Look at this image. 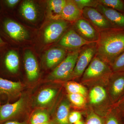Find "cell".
Segmentation results:
<instances>
[{"label":"cell","instance_id":"6da1fadb","mask_svg":"<svg viewBox=\"0 0 124 124\" xmlns=\"http://www.w3.org/2000/svg\"><path fill=\"white\" fill-rule=\"evenodd\" d=\"M95 56L109 66L124 52V29H112L100 32Z\"/></svg>","mask_w":124,"mask_h":124},{"label":"cell","instance_id":"7a4b0ae2","mask_svg":"<svg viewBox=\"0 0 124 124\" xmlns=\"http://www.w3.org/2000/svg\"><path fill=\"white\" fill-rule=\"evenodd\" d=\"M110 75L85 82L92 85L88 95L90 105L95 113L104 118L114 106L108 91V81Z\"/></svg>","mask_w":124,"mask_h":124},{"label":"cell","instance_id":"3957f363","mask_svg":"<svg viewBox=\"0 0 124 124\" xmlns=\"http://www.w3.org/2000/svg\"><path fill=\"white\" fill-rule=\"evenodd\" d=\"M80 50V49L69 51L65 59L50 73L49 79L58 80L71 78Z\"/></svg>","mask_w":124,"mask_h":124},{"label":"cell","instance_id":"277c9868","mask_svg":"<svg viewBox=\"0 0 124 124\" xmlns=\"http://www.w3.org/2000/svg\"><path fill=\"white\" fill-rule=\"evenodd\" d=\"M112 72L110 66L95 55L82 75L81 80L85 83L109 75Z\"/></svg>","mask_w":124,"mask_h":124},{"label":"cell","instance_id":"5b68a950","mask_svg":"<svg viewBox=\"0 0 124 124\" xmlns=\"http://www.w3.org/2000/svg\"><path fill=\"white\" fill-rule=\"evenodd\" d=\"M96 53V42L86 45L80 49L71 78H79L82 76Z\"/></svg>","mask_w":124,"mask_h":124},{"label":"cell","instance_id":"8992f818","mask_svg":"<svg viewBox=\"0 0 124 124\" xmlns=\"http://www.w3.org/2000/svg\"><path fill=\"white\" fill-rule=\"evenodd\" d=\"M108 95L113 105L124 97V72H112L107 84Z\"/></svg>","mask_w":124,"mask_h":124},{"label":"cell","instance_id":"52a82bcc","mask_svg":"<svg viewBox=\"0 0 124 124\" xmlns=\"http://www.w3.org/2000/svg\"><path fill=\"white\" fill-rule=\"evenodd\" d=\"M82 16L99 32L109 29H116L95 8L86 7L83 9Z\"/></svg>","mask_w":124,"mask_h":124},{"label":"cell","instance_id":"ba28073f","mask_svg":"<svg viewBox=\"0 0 124 124\" xmlns=\"http://www.w3.org/2000/svg\"><path fill=\"white\" fill-rule=\"evenodd\" d=\"M71 23L62 19L54 20L46 27L44 33L45 43L50 44L60 39Z\"/></svg>","mask_w":124,"mask_h":124},{"label":"cell","instance_id":"9c48e42d","mask_svg":"<svg viewBox=\"0 0 124 124\" xmlns=\"http://www.w3.org/2000/svg\"><path fill=\"white\" fill-rule=\"evenodd\" d=\"M92 42L82 38L73 29L69 28L60 38L58 45L60 47L70 50L80 49L86 45Z\"/></svg>","mask_w":124,"mask_h":124},{"label":"cell","instance_id":"30bf717a","mask_svg":"<svg viewBox=\"0 0 124 124\" xmlns=\"http://www.w3.org/2000/svg\"><path fill=\"white\" fill-rule=\"evenodd\" d=\"M1 23L4 33L13 40L22 41L29 38V34L27 30L15 20L6 18L2 21Z\"/></svg>","mask_w":124,"mask_h":124},{"label":"cell","instance_id":"8fae6325","mask_svg":"<svg viewBox=\"0 0 124 124\" xmlns=\"http://www.w3.org/2000/svg\"><path fill=\"white\" fill-rule=\"evenodd\" d=\"M72 27L82 38L89 42H97L100 32L83 18L71 23Z\"/></svg>","mask_w":124,"mask_h":124},{"label":"cell","instance_id":"7c38bea8","mask_svg":"<svg viewBox=\"0 0 124 124\" xmlns=\"http://www.w3.org/2000/svg\"><path fill=\"white\" fill-rule=\"evenodd\" d=\"M96 9L116 28L124 29V13L99 4Z\"/></svg>","mask_w":124,"mask_h":124},{"label":"cell","instance_id":"4fadbf2b","mask_svg":"<svg viewBox=\"0 0 124 124\" xmlns=\"http://www.w3.org/2000/svg\"><path fill=\"white\" fill-rule=\"evenodd\" d=\"M24 100L23 98L13 103H7L0 107V124L11 119L17 115L23 108Z\"/></svg>","mask_w":124,"mask_h":124},{"label":"cell","instance_id":"5bb4252c","mask_svg":"<svg viewBox=\"0 0 124 124\" xmlns=\"http://www.w3.org/2000/svg\"><path fill=\"white\" fill-rule=\"evenodd\" d=\"M82 18V11L74 0H66L62 10L61 19L72 23Z\"/></svg>","mask_w":124,"mask_h":124},{"label":"cell","instance_id":"9a60e30c","mask_svg":"<svg viewBox=\"0 0 124 124\" xmlns=\"http://www.w3.org/2000/svg\"><path fill=\"white\" fill-rule=\"evenodd\" d=\"M68 53L67 49L60 46L50 49L45 54L46 66L49 68L56 67L65 59Z\"/></svg>","mask_w":124,"mask_h":124},{"label":"cell","instance_id":"2e32d148","mask_svg":"<svg viewBox=\"0 0 124 124\" xmlns=\"http://www.w3.org/2000/svg\"><path fill=\"white\" fill-rule=\"evenodd\" d=\"M24 64L27 77L29 81L36 79L39 75L38 63L35 56L30 50L25 51Z\"/></svg>","mask_w":124,"mask_h":124},{"label":"cell","instance_id":"e0dca14e","mask_svg":"<svg viewBox=\"0 0 124 124\" xmlns=\"http://www.w3.org/2000/svg\"><path fill=\"white\" fill-rule=\"evenodd\" d=\"M5 54L3 64L5 69L10 74H15L17 72L19 67V58L17 53L13 50H9Z\"/></svg>","mask_w":124,"mask_h":124},{"label":"cell","instance_id":"ac0fdd59","mask_svg":"<svg viewBox=\"0 0 124 124\" xmlns=\"http://www.w3.org/2000/svg\"><path fill=\"white\" fill-rule=\"evenodd\" d=\"M22 88V84L0 77V94H4L9 97L16 95Z\"/></svg>","mask_w":124,"mask_h":124},{"label":"cell","instance_id":"d6986e66","mask_svg":"<svg viewBox=\"0 0 124 124\" xmlns=\"http://www.w3.org/2000/svg\"><path fill=\"white\" fill-rule=\"evenodd\" d=\"M66 0H50L47 1L48 15L53 20L61 19L62 10Z\"/></svg>","mask_w":124,"mask_h":124},{"label":"cell","instance_id":"ffe728a7","mask_svg":"<svg viewBox=\"0 0 124 124\" xmlns=\"http://www.w3.org/2000/svg\"><path fill=\"white\" fill-rule=\"evenodd\" d=\"M70 108V104L67 100H64L61 103L56 112V124H70L68 119Z\"/></svg>","mask_w":124,"mask_h":124},{"label":"cell","instance_id":"44dd1931","mask_svg":"<svg viewBox=\"0 0 124 124\" xmlns=\"http://www.w3.org/2000/svg\"><path fill=\"white\" fill-rule=\"evenodd\" d=\"M20 11L24 18L30 22H34L37 18V10L35 4L32 1H23L21 5Z\"/></svg>","mask_w":124,"mask_h":124},{"label":"cell","instance_id":"7402d4cb","mask_svg":"<svg viewBox=\"0 0 124 124\" xmlns=\"http://www.w3.org/2000/svg\"><path fill=\"white\" fill-rule=\"evenodd\" d=\"M104 124H124L123 116L115 105L104 117Z\"/></svg>","mask_w":124,"mask_h":124},{"label":"cell","instance_id":"603a6c76","mask_svg":"<svg viewBox=\"0 0 124 124\" xmlns=\"http://www.w3.org/2000/svg\"><path fill=\"white\" fill-rule=\"evenodd\" d=\"M57 91L55 89L46 88L41 90L37 98L38 104L44 106L48 104L54 99L57 94Z\"/></svg>","mask_w":124,"mask_h":124},{"label":"cell","instance_id":"cb8c5ba5","mask_svg":"<svg viewBox=\"0 0 124 124\" xmlns=\"http://www.w3.org/2000/svg\"><path fill=\"white\" fill-rule=\"evenodd\" d=\"M65 87L68 94H79L85 98L88 94V91L86 88L77 82L69 81L66 83Z\"/></svg>","mask_w":124,"mask_h":124},{"label":"cell","instance_id":"d4e9b609","mask_svg":"<svg viewBox=\"0 0 124 124\" xmlns=\"http://www.w3.org/2000/svg\"><path fill=\"white\" fill-rule=\"evenodd\" d=\"M99 4L124 13V0H98Z\"/></svg>","mask_w":124,"mask_h":124},{"label":"cell","instance_id":"484cf974","mask_svg":"<svg viewBox=\"0 0 124 124\" xmlns=\"http://www.w3.org/2000/svg\"><path fill=\"white\" fill-rule=\"evenodd\" d=\"M49 116L44 111H38L34 113L31 117L30 124H42L49 122Z\"/></svg>","mask_w":124,"mask_h":124},{"label":"cell","instance_id":"4316f807","mask_svg":"<svg viewBox=\"0 0 124 124\" xmlns=\"http://www.w3.org/2000/svg\"><path fill=\"white\" fill-rule=\"evenodd\" d=\"M68 98L71 103L77 108H82L86 104V98L81 94L77 93H69Z\"/></svg>","mask_w":124,"mask_h":124},{"label":"cell","instance_id":"83f0119b","mask_svg":"<svg viewBox=\"0 0 124 124\" xmlns=\"http://www.w3.org/2000/svg\"><path fill=\"white\" fill-rule=\"evenodd\" d=\"M104 118L91 111L87 114L85 124H104Z\"/></svg>","mask_w":124,"mask_h":124},{"label":"cell","instance_id":"f1b7e54d","mask_svg":"<svg viewBox=\"0 0 124 124\" xmlns=\"http://www.w3.org/2000/svg\"><path fill=\"white\" fill-rule=\"evenodd\" d=\"M111 67L113 72H124V52L115 60Z\"/></svg>","mask_w":124,"mask_h":124},{"label":"cell","instance_id":"f546056e","mask_svg":"<svg viewBox=\"0 0 124 124\" xmlns=\"http://www.w3.org/2000/svg\"><path fill=\"white\" fill-rule=\"evenodd\" d=\"M77 6L81 10L86 7L96 8L99 4L98 0H74Z\"/></svg>","mask_w":124,"mask_h":124},{"label":"cell","instance_id":"4dcf8cb0","mask_svg":"<svg viewBox=\"0 0 124 124\" xmlns=\"http://www.w3.org/2000/svg\"><path fill=\"white\" fill-rule=\"evenodd\" d=\"M82 115L80 112L78 111H73L69 113V118L70 124H74L81 120Z\"/></svg>","mask_w":124,"mask_h":124},{"label":"cell","instance_id":"1f68e13d","mask_svg":"<svg viewBox=\"0 0 124 124\" xmlns=\"http://www.w3.org/2000/svg\"><path fill=\"white\" fill-rule=\"evenodd\" d=\"M19 0H5L3 1L4 4L8 8H13L19 2Z\"/></svg>","mask_w":124,"mask_h":124},{"label":"cell","instance_id":"d6a6232c","mask_svg":"<svg viewBox=\"0 0 124 124\" xmlns=\"http://www.w3.org/2000/svg\"><path fill=\"white\" fill-rule=\"evenodd\" d=\"M123 116H124V97L116 104H115Z\"/></svg>","mask_w":124,"mask_h":124},{"label":"cell","instance_id":"836d02e7","mask_svg":"<svg viewBox=\"0 0 124 124\" xmlns=\"http://www.w3.org/2000/svg\"><path fill=\"white\" fill-rule=\"evenodd\" d=\"M0 124H26L24 122H21L17 121H7Z\"/></svg>","mask_w":124,"mask_h":124},{"label":"cell","instance_id":"e575fe53","mask_svg":"<svg viewBox=\"0 0 124 124\" xmlns=\"http://www.w3.org/2000/svg\"><path fill=\"white\" fill-rule=\"evenodd\" d=\"M6 44H7V43L5 42L1 37L0 36V47H1V46H4Z\"/></svg>","mask_w":124,"mask_h":124},{"label":"cell","instance_id":"d590c367","mask_svg":"<svg viewBox=\"0 0 124 124\" xmlns=\"http://www.w3.org/2000/svg\"><path fill=\"white\" fill-rule=\"evenodd\" d=\"M74 124H85V123L83 121L81 120L78 121V122H77V123Z\"/></svg>","mask_w":124,"mask_h":124},{"label":"cell","instance_id":"8d00e7d4","mask_svg":"<svg viewBox=\"0 0 124 124\" xmlns=\"http://www.w3.org/2000/svg\"><path fill=\"white\" fill-rule=\"evenodd\" d=\"M52 124V123H51V122H46V123H45V124Z\"/></svg>","mask_w":124,"mask_h":124},{"label":"cell","instance_id":"74e56055","mask_svg":"<svg viewBox=\"0 0 124 124\" xmlns=\"http://www.w3.org/2000/svg\"><path fill=\"white\" fill-rule=\"evenodd\" d=\"M123 119H124V116H123Z\"/></svg>","mask_w":124,"mask_h":124}]
</instances>
